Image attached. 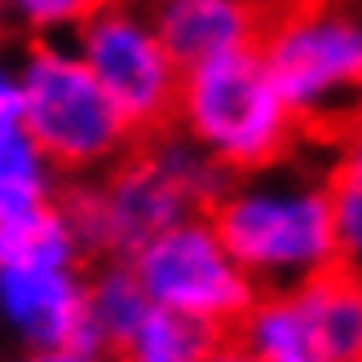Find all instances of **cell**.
Masks as SVG:
<instances>
[{
  "label": "cell",
  "instance_id": "7a4b0ae2",
  "mask_svg": "<svg viewBox=\"0 0 362 362\" xmlns=\"http://www.w3.org/2000/svg\"><path fill=\"white\" fill-rule=\"evenodd\" d=\"M221 186L226 173L194 141H186L177 129H159L137 137L102 173L71 181L62 208L84 257L129 261L141 243L173 221L208 212Z\"/></svg>",
  "mask_w": 362,
  "mask_h": 362
},
{
  "label": "cell",
  "instance_id": "5b68a950",
  "mask_svg": "<svg viewBox=\"0 0 362 362\" xmlns=\"http://www.w3.org/2000/svg\"><path fill=\"white\" fill-rule=\"evenodd\" d=\"M18 71V124L53 177L84 181L115 164L137 141L115 102L102 93L93 71L80 62L66 35H45L13 58Z\"/></svg>",
  "mask_w": 362,
  "mask_h": 362
},
{
  "label": "cell",
  "instance_id": "ac0fdd59",
  "mask_svg": "<svg viewBox=\"0 0 362 362\" xmlns=\"http://www.w3.org/2000/svg\"><path fill=\"white\" fill-rule=\"evenodd\" d=\"M137 5H155V0H137Z\"/></svg>",
  "mask_w": 362,
  "mask_h": 362
},
{
  "label": "cell",
  "instance_id": "8992f818",
  "mask_svg": "<svg viewBox=\"0 0 362 362\" xmlns=\"http://www.w3.org/2000/svg\"><path fill=\"white\" fill-rule=\"evenodd\" d=\"M129 269L155 310L190 318L212 336H230L257 300V287L208 221V212H190L146 239L129 257Z\"/></svg>",
  "mask_w": 362,
  "mask_h": 362
},
{
  "label": "cell",
  "instance_id": "8fae6325",
  "mask_svg": "<svg viewBox=\"0 0 362 362\" xmlns=\"http://www.w3.org/2000/svg\"><path fill=\"white\" fill-rule=\"evenodd\" d=\"M322 181H327L336 261L362 274V137L340 129L322 151Z\"/></svg>",
  "mask_w": 362,
  "mask_h": 362
},
{
  "label": "cell",
  "instance_id": "6da1fadb",
  "mask_svg": "<svg viewBox=\"0 0 362 362\" xmlns=\"http://www.w3.org/2000/svg\"><path fill=\"white\" fill-rule=\"evenodd\" d=\"M208 221L257 292H287L340 265L322 155H305V146L265 168L226 177L208 204Z\"/></svg>",
  "mask_w": 362,
  "mask_h": 362
},
{
  "label": "cell",
  "instance_id": "9a60e30c",
  "mask_svg": "<svg viewBox=\"0 0 362 362\" xmlns=\"http://www.w3.org/2000/svg\"><path fill=\"white\" fill-rule=\"evenodd\" d=\"M23 362H115V358L93 345H66V349H27Z\"/></svg>",
  "mask_w": 362,
  "mask_h": 362
},
{
  "label": "cell",
  "instance_id": "52a82bcc",
  "mask_svg": "<svg viewBox=\"0 0 362 362\" xmlns=\"http://www.w3.org/2000/svg\"><path fill=\"white\" fill-rule=\"evenodd\" d=\"M66 40L80 53V62L93 71L102 93L115 102V111L124 115V124L137 137L168 129L181 66L168 53L146 5H137V0H106Z\"/></svg>",
  "mask_w": 362,
  "mask_h": 362
},
{
  "label": "cell",
  "instance_id": "4fadbf2b",
  "mask_svg": "<svg viewBox=\"0 0 362 362\" xmlns=\"http://www.w3.org/2000/svg\"><path fill=\"white\" fill-rule=\"evenodd\" d=\"M212 332H204L190 318L164 314L151 305V314L137 322V332L119 345L115 362H199L212 345Z\"/></svg>",
  "mask_w": 362,
  "mask_h": 362
},
{
  "label": "cell",
  "instance_id": "9c48e42d",
  "mask_svg": "<svg viewBox=\"0 0 362 362\" xmlns=\"http://www.w3.org/2000/svg\"><path fill=\"white\" fill-rule=\"evenodd\" d=\"M177 66H199L252 49L261 35V0H155L146 5Z\"/></svg>",
  "mask_w": 362,
  "mask_h": 362
},
{
  "label": "cell",
  "instance_id": "2e32d148",
  "mask_svg": "<svg viewBox=\"0 0 362 362\" xmlns=\"http://www.w3.org/2000/svg\"><path fill=\"white\" fill-rule=\"evenodd\" d=\"M199 362H257V358H252L234 336H216L212 345H208V354L199 358Z\"/></svg>",
  "mask_w": 362,
  "mask_h": 362
},
{
  "label": "cell",
  "instance_id": "7c38bea8",
  "mask_svg": "<svg viewBox=\"0 0 362 362\" xmlns=\"http://www.w3.org/2000/svg\"><path fill=\"white\" fill-rule=\"evenodd\" d=\"M146 314L151 300L137 287L129 261H98L88 269V340H93V349H106L115 358Z\"/></svg>",
  "mask_w": 362,
  "mask_h": 362
},
{
  "label": "cell",
  "instance_id": "277c9868",
  "mask_svg": "<svg viewBox=\"0 0 362 362\" xmlns=\"http://www.w3.org/2000/svg\"><path fill=\"white\" fill-rule=\"evenodd\" d=\"M168 129L194 141L226 177L265 168L305 146V133L269 80L257 45L226 58L181 66Z\"/></svg>",
  "mask_w": 362,
  "mask_h": 362
},
{
  "label": "cell",
  "instance_id": "e0dca14e",
  "mask_svg": "<svg viewBox=\"0 0 362 362\" xmlns=\"http://www.w3.org/2000/svg\"><path fill=\"white\" fill-rule=\"evenodd\" d=\"M345 129H349V133H358V137H362V106H358V115H354V119H349V124H345Z\"/></svg>",
  "mask_w": 362,
  "mask_h": 362
},
{
  "label": "cell",
  "instance_id": "ba28073f",
  "mask_svg": "<svg viewBox=\"0 0 362 362\" xmlns=\"http://www.w3.org/2000/svg\"><path fill=\"white\" fill-rule=\"evenodd\" d=\"M0 322L27 349H66L88 340V265L18 261L0 265Z\"/></svg>",
  "mask_w": 362,
  "mask_h": 362
},
{
  "label": "cell",
  "instance_id": "30bf717a",
  "mask_svg": "<svg viewBox=\"0 0 362 362\" xmlns=\"http://www.w3.org/2000/svg\"><path fill=\"white\" fill-rule=\"evenodd\" d=\"M257 362H336L332 349L322 345L310 310L300 305L296 287L287 292H257L239 318V327L230 332Z\"/></svg>",
  "mask_w": 362,
  "mask_h": 362
},
{
  "label": "cell",
  "instance_id": "5bb4252c",
  "mask_svg": "<svg viewBox=\"0 0 362 362\" xmlns=\"http://www.w3.org/2000/svg\"><path fill=\"white\" fill-rule=\"evenodd\" d=\"M102 5L106 0H0V18L27 31L31 40H45V35H71Z\"/></svg>",
  "mask_w": 362,
  "mask_h": 362
},
{
  "label": "cell",
  "instance_id": "3957f363",
  "mask_svg": "<svg viewBox=\"0 0 362 362\" xmlns=\"http://www.w3.org/2000/svg\"><path fill=\"white\" fill-rule=\"evenodd\" d=\"M257 53L305 137L340 133L362 106V0H279Z\"/></svg>",
  "mask_w": 362,
  "mask_h": 362
}]
</instances>
